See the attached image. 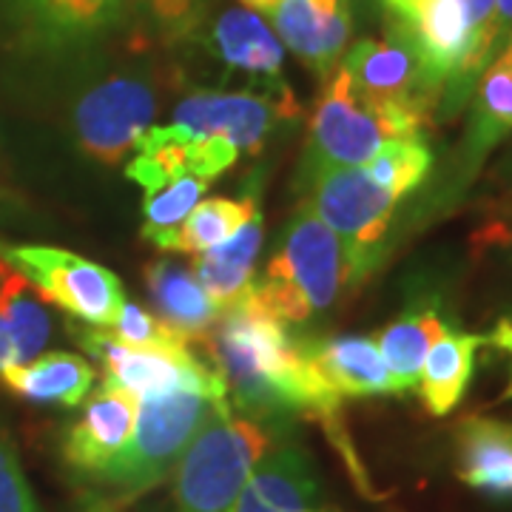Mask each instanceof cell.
<instances>
[{"instance_id":"cell-1","label":"cell","mask_w":512,"mask_h":512,"mask_svg":"<svg viewBox=\"0 0 512 512\" xmlns=\"http://www.w3.org/2000/svg\"><path fill=\"white\" fill-rule=\"evenodd\" d=\"M202 345L225 382L231 410L274 424H288L293 416L322 421L336 450L348 458L356 481L367 490L365 470L342 424V399L319 376L305 342L285 322L239 299L220 313Z\"/></svg>"},{"instance_id":"cell-2","label":"cell","mask_w":512,"mask_h":512,"mask_svg":"<svg viewBox=\"0 0 512 512\" xmlns=\"http://www.w3.org/2000/svg\"><path fill=\"white\" fill-rule=\"evenodd\" d=\"M365 276L348 245L299 202L276 239L265 274L256 276L242 299L285 325H302L330 311Z\"/></svg>"},{"instance_id":"cell-3","label":"cell","mask_w":512,"mask_h":512,"mask_svg":"<svg viewBox=\"0 0 512 512\" xmlns=\"http://www.w3.org/2000/svg\"><path fill=\"white\" fill-rule=\"evenodd\" d=\"M288 436L285 424L259 421L220 402L174 470V512H231L254 467L276 441Z\"/></svg>"},{"instance_id":"cell-4","label":"cell","mask_w":512,"mask_h":512,"mask_svg":"<svg viewBox=\"0 0 512 512\" xmlns=\"http://www.w3.org/2000/svg\"><path fill=\"white\" fill-rule=\"evenodd\" d=\"M140 0H0V49L29 63L94 55L137 15Z\"/></svg>"},{"instance_id":"cell-5","label":"cell","mask_w":512,"mask_h":512,"mask_svg":"<svg viewBox=\"0 0 512 512\" xmlns=\"http://www.w3.org/2000/svg\"><path fill=\"white\" fill-rule=\"evenodd\" d=\"M384 18V37L416 57L427 83L439 94L447 114L467 103L484 72L476 35L461 0H376Z\"/></svg>"},{"instance_id":"cell-6","label":"cell","mask_w":512,"mask_h":512,"mask_svg":"<svg viewBox=\"0 0 512 512\" xmlns=\"http://www.w3.org/2000/svg\"><path fill=\"white\" fill-rule=\"evenodd\" d=\"M217 404L194 390H171L143 399L126 450L92 481L97 495L123 504L160 487L165 478L174 476L188 444Z\"/></svg>"},{"instance_id":"cell-7","label":"cell","mask_w":512,"mask_h":512,"mask_svg":"<svg viewBox=\"0 0 512 512\" xmlns=\"http://www.w3.org/2000/svg\"><path fill=\"white\" fill-rule=\"evenodd\" d=\"M427 120L413 114H387L367 109L350 89L348 74L336 66L325 77L322 94L308 120V143L299 180L325 168L365 165L384 143L421 140Z\"/></svg>"},{"instance_id":"cell-8","label":"cell","mask_w":512,"mask_h":512,"mask_svg":"<svg viewBox=\"0 0 512 512\" xmlns=\"http://www.w3.org/2000/svg\"><path fill=\"white\" fill-rule=\"evenodd\" d=\"M157 86L143 66H120L94 74L72 103L77 148L97 163L114 165L134 151L154 126Z\"/></svg>"},{"instance_id":"cell-9","label":"cell","mask_w":512,"mask_h":512,"mask_svg":"<svg viewBox=\"0 0 512 512\" xmlns=\"http://www.w3.org/2000/svg\"><path fill=\"white\" fill-rule=\"evenodd\" d=\"M0 259L23 276L40 299L92 328H111L126 308L123 282L86 256L52 245L0 242Z\"/></svg>"},{"instance_id":"cell-10","label":"cell","mask_w":512,"mask_h":512,"mask_svg":"<svg viewBox=\"0 0 512 512\" xmlns=\"http://www.w3.org/2000/svg\"><path fill=\"white\" fill-rule=\"evenodd\" d=\"M299 185L305 194L302 202L348 245L356 262L370 274L399 200L367 174L365 165L325 168L299 180Z\"/></svg>"},{"instance_id":"cell-11","label":"cell","mask_w":512,"mask_h":512,"mask_svg":"<svg viewBox=\"0 0 512 512\" xmlns=\"http://www.w3.org/2000/svg\"><path fill=\"white\" fill-rule=\"evenodd\" d=\"M72 336L80 348L89 350L106 370V382L117 384L137 396L140 402L148 396H160L171 390H194L214 402H228L222 376L200 362L191 348L185 350H137L117 342L103 328H72Z\"/></svg>"},{"instance_id":"cell-12","label":"cell","mask_w":512,"mask_h":512,"mask_svg":"<svg viewBox=\"0 0 512 512\" xmlns=\"http://www.w3.org/2000/svg\"><path fill=\"white\" fill-rule=\"evenodd\" d=\"M296 100L282 86L268 92H191L174 109V126L194 137H217L239 154H256L285 117H296Z\"/></svg>"},{"instance_id":"cell-13","label":"cell","mask_w":512,"mask_h":512,"mask_svg":"<svg viewBox=\"0 0 512 512\" xmlns=\"http://www.w3.org/2000/svg\"><path fill=\"white\" fill-rule=\"evenodd\" d=\"M339 66L348 74L356 100L367 109L413 114L421 120H430L433 109H439V94L427 83L416 57L390 37L353 43Z\"/></svg>"},{"instance_id":"cell-14","label":"cell","mask_w":512,"mask_h":512,"mask_svg":"<svg viewBox=\"0 0 512 512\" xmlns=\"http://www.w3.org/2000/svg\"><path fill=\"white\" fill-rule=\"evenodd\" d=\"M137 410L140 399L117 384L106 382L89 396L83 413L66 427L60 441V456L74 476L94 481L109 470L134 433Z\"/></svg>"},{"instance_id":"cell-15","label":"cell","mask_w":512,"mask_h":512,"mask_svg":"<svg viewBox=\"0 0 512 512\" xmlns=\"http://www.w3.org/2000/svg\"><path fill=\"white\" fill-rule=\"evenodd\" d=\"M274 32L322 80L348 52L353 0H279L271 12Z\"/></svg>"},{"instance_id":"cell-16","label":"cell","mask_w":512,"mask_h":512,"mask_svg":"<svg viewBox=\"0 0 512 512\" xmlns=\"http://www.w3.org/2000/svg\"><path fill=\"white\" fill-rule=\"evenodd\" d=\"M231 512H333L322 504V487L311 456L293 436H282L254 467Z\"/></svg>"},{"instance_id":"cell-17","label":"cell","mask_w":512,"mask_h":512,"mask_svg":"<svg viewBox=\"0 0 512 512\" xmlns=\"http://www.w3.org/2000/svg\"><path fill=\"white\" fill-rule=\"evenodd\" d=\"M205 49L228 66L231 72L251 74L265 83H276L285 66V46L279 43L274 29L248 6H228L214 18L205 20L200 35Z\"/></svg>"},{"instance_id":"cell-18","label":"cell","mask_w":512,"mask_h":512,"mask_svg":"<svg viewBox=\"0 0 512 512\" xmlns=\"http://www.w3.org/2000/svg\"><path fill=\"white\" fill-rule=\"evenodd\" d=\"M305 350L339 399H370V396H399L396 382L384 365L376 339L339 333L328 339H305Z\"/></svg>"},{"instance_id":"cell-19","label":"cell","mask_w":512,"mask_h":512,"mask_svg":"<svg viewBox=\"0 0 512 512\" xmlns=\"http://www.w3.org/2000/svg\"><path fill=\"white\" fill-rule=\"evenodd\" d=\"M97 370L83 356L52 350L40 353L26 365L0 370V384L18 399L37 407L74 410L92 396Z\"/></svg>"},{"instance_id":"cell-20","label":"cell","mask_w":512,"mask_h":512,"mask_svg":"<svg viewBox=\"0 0 512 512\" xmlns=\"http://www.w3.org/2000/svg\"><path fill=\"white\" fill-rule=\"evenodd\" d=\"M456 473L478 493L512 498V421L467 416L456 427Z\"/></svg>"},{"instance_id":"cell-21","label":"cell","mask_w":512,"mask_h":512,"mask_svg":"<svg viewBox=\"0 0 512 512\" xmlns=\"http://www.w3.org/2000/svg\"><path fill=\"white\" fill-rule=\"evenodd\" d=\"M146 288L157 319L183 333L188 342H202L217 325L220 308L202 291L194 271L174 259H157L146 268Z\"/></svg>"},{"instance_id":"cell-22","label":"cell","mask_w":512,"mask_h":512,"mask_svg":"<svg viewBox=\"0 0 512 512\" xmlns=\"http://www.w3.org/2000/svg\"><path fill=\"white\" fill-rule=\"evenodd\" d=\"M484 345H487V336L447 330L430 348L421 365L419 384H416V393L430 416H447L461 404L467 387L473 382L476 353Z\"/></svg>"},{"instance_id":"cell-23","label":"cell","mask_w":512,"mask_h":512,"mask_svg":"<svg viewBox=\"0 0 512 512\" xmlns=\"http://www.w3.org/2000/svg\"><path fill=\"white\" fill-rule=\"evenodd\" d=\"M52 336V316L35 288L15 271L0 279V370L40 356Z\"/></svg>"},{"instance_id":"cell-24","label":"cell","mask_w":512,"mask_h":512,"mask_svg":"<svg viewBox=\"0 0 512 512\" xmlns=\"http://www.w3.org/2000/svg\"><path fill=\"white\" fill-rule=\"evenodd\" d=\"M262 248V214H256L248 225H242L231 239L217 248L197 254L191 271L217 308L225 311L237 305L254 282V262Z\"/></svg>"},{"instance_id":"cell-25","label":"cell","mask_w":512,"mask_h":512,"mask_svg":"<svg viewBox=\"0 0 512 512\" xmlns=\"http://www.w3.org/2000/svg\"><path fill=\"white\" fill-rule=\"evenodd\" d=\"M473 114L464 143V160L476 165L512 131V43L487 63L473 89Z\"/></svg>"},{"instance_id":"cell-26","label":"cell","mask_w":512,"mask_h":512,"mask_svg":"<svg viewBox=\"0 0 512 512\" xmlns=\"http://www.w3.org/2000/svg\"><path fill=\"white\" fill-rule=\"evenodd\" d=\"M447 325L441 322L436 311L407 313L402 319L390 322L387 328L376 336V348L382 353L384 365L390 370L399 396L407 390H416L419 373L430 348L447 333Z\"/></svg>"},{"instance_id":"cell-27","label":"cell","mask_w":512,"mask_h":512,"mask_svg":"<svg viewBox=\"0 0 512 512\" xmlns=\"http://www.w3.org/2000/svg\"><path fill=\"white\" fill-rule=\"evenodd\" d=\"M259 214V205L254 197H242V200H214L200 202L188 220L177 228V234L165 242L163 251H180V254H205L211 248H217L220 242L231 239L242 225L254 220Z\"/></svg>"},{"instance_id":"cell-28","label":"cell","mask_w":512,"mask_h":512,"mask_svg":"<svg viewBox=\"0 0 512 512\" xmlns=\"http://www.w3.org/2000/svg\"><path fill=\"white\" fill-rule=\"evenodd\" d=\"M205 188H208L205 180L185 174L157 191H148L143 200V220H146L143 237L151 245L165 248V242L177 234V228L188 220V214L200 205Z\"/></svg>"},{"instance_id":"cell-29","label":"cell","mask_w":512,"mask_h":512,"mask_svg":"<svg viewBox=\"0 0 512 512\" xmlns=\"http://www.w3.org/2000/svg\"><path fill=\"white\" fill-rule=\"evenodd\" d=\"M430 165H433V154L421 140H393V143H384L367 160L365 171L384 191L402 200L404 194H410L413 188L424 183Z\"/></svg>"},{"instance_id":"cell-30","label":"cell","mask_w":512,"mask_h":512,"mask_svg":"<svg viewBox=\"0 0 512 512\" xmlns=\"http://www.w3.org/2000/svg\"><path fill=\"white\" fill-rule=\"evenodd\" d=\"M211 0H140L137 15L165 43H185L200 35Z\"/></svg>"},{"instance_id":"cell-31","label":"cell","mask_w":512,"mask_h":512,"mask_svg":"<svg viewBox=\"0 0 512 512\" xmlns=\"http://www.w3.org/2000/svg\"><path fill=\"white\" fill-rule=\"evenodd\" d=\"M111 336L117 342H123L128 348L137 350H185L191 348V342L183 333L168 328L163 319H157L154 313L143 311L137 305L126 302L123 313L117 316V322L111 325Z\"/></svg>"},{"instance_id":"cell-32","label":"cell","mask_w":512,"mask_h":512,"mask_svg":"<svg viewBox=\"0 0 512 512\" xmlns=\"http://www.w3.org/2000/svg\"><path fill=\"white\" fill-rule=\"evenodd\" d=\"M0 512H40L15 444L0 433Z\"/></svg>"},{"instance_id":"cell-33","label":"cell","mask_w":512,"mask_h":512,"mask_svg":"<svg viewBox=\"0 0 512 512\" xmlns=\"http://www.w3.org/2000/svg\"><path fill=\"white\" fill-rule=\"evenodd\" d=\"M495 3L498 0H461L467 20L473 26V35H476V52L478 63L487 69V63L493 60V49H490V20H493Z\"/></svg>"},{"instance_id":"cell-34","label":"cell","mask_w":512,"mask_h":512,"mask_svg":"<svg viewBox=\"0 0 512 512\" xmlns=\"http://www.w3.org/2000/svg\"><path fill=\"white\" fill-rule=\"evenodd\" d=\"M512 35V0H498L495 3L493 20H490V49L493 57L501 52V46Z\"/></svg>"},{"instance_id":"cell-35","label":"cell","mask_w":512,"mask_h":512,"mask_svg":"<svg viewBox=\"0 0 512 512\" xmlns=\"http://www.w3.org/2000/svg\"><path fill=\"white\" fill-rule=\"evenodd\" d=\"M487 345H493L501 353H507L512 362V316H504V319H498V325L493 328V333L487 336ZM504 399H512V376H510V387H507V393H504Z\"/></svg>"},{"instance_id":"cell-36","label":"cell","mask_w":512,"mask_h":512,"mask_svg":"<svg viewBox=\"0 0 512 512\" xmlns=\"http://www.w3.org/2000/svg\"><path fill=\"white\" fill-rule=\"evenodd\" d=\"M83 512H128V510H123V504L106 501V498H100V495H89Z\"/></svg>"},{"instance_id":"cell-37","label":"cell","mask_w":512,"mask_h":512,"mask_svg":"<svg viewBox=\"0 0 512 512\" xmlns=\"http://www.w3.org/2000/svg\"><path fill=\"white\" fill-rule=\"evenodd\" d=\"M20 211V200L9 197L6 191H0V222H9Z\"/></svg>"},{"instance_id":"cell-38","label":"cell","mask_w":512,"mask_h":512,"mask_svg":"<svg viewBox=\"0 0 512 512\" xmlns=\"http://www.w3.org/2000/svg\"><path fill=\"white\" fill-rule=\"evenodd\" d=\"M279 0H242V6H248V9H254V12H271Z\"/></svg>"},{"instance_id":"cell-39","label":"cell","mask_w":512,"mask_h":512,"mask_svg":"<svg viewBox=\"0 0 512 512\" xmlns=\"http://www.w3.org/2000/svg\"><path fill=\"white\" fill-rule=\"evenodd\" d=\"M9 271H12V268H9V265H6V262L0 259V279H3V276L9 274Z\"/></svg>"},{"instance_id":"cell-40","label":"cell","mask_w":512,"mask_h":512,"mask_svg":"<svg viewBox=\"0 0 512 512\" xmlns=\"http://www.w3.org/2000/svg\"><path fill=\"white\" fill-rule=\"evenodd\" d=\"M507 43H512V35H510V37H507Z\"/></svg>"},{"instance_id":"cell-41","label":"cell","mask_w":512,"mask_h":512,"mask_svg":"<svg viewBox=\"0 0 512 512\" xmlns=\"http://www.w3.org/2000/svg\"><path fill=\"white\" fill-rule=\"evenodd\" d=\"M373 3H376V0H373Z\"/></svg>"}]
</instances>
